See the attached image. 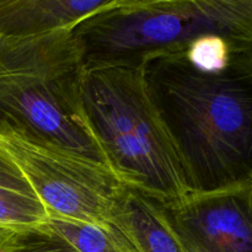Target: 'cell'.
Returning <instances> with one entry per match:
<instances>
[{
    "label": "cell",
    "instance_id": "8",
    "mask_svg": "<svg viewBox=\"0 0 252 252\" xmlns=\"http://www.w3.org/2000/svg\"><path fill=\"white\" fill-rule=\"evenodd\" d=\"M108 221L127 236L138 252H182L160 203L137 189L123 186Z\"/></svg>",
    "mask_w": 252,
    "mask_h": 252
},
{
    "label": "cell",
    "instance_id": "5",
    "mask_svg": "<svg viewBox=\"0 0 252 252\" xmlns=\"http://www.w3.org/2000/svg\"><path fill=\"white\" fill-rule=\"evenodd\" d=\"M0 148L16 162L51 217L107 223L125 185L108 167L15 132H0Z\"/></svg>",
    "mask_w": 252,
    "mask_h": 252
},
{
    "label": "cell",
    "instance_id": "10",
    "mask_svg": "<svg viewBox=\"0 0 252 252\" xmlns=\"http://www.w3.org/2000/svg\"><path fill=\"white\" fill-rule=\"evenodd\" d=\"M80 252H138L127 236L112 223H83L49 217L43 224Z\"/></svg>",
    "mask_w": 252,
    "mask_h": 252
},
{
    "label": "cell",
    "instance_id": "3",
    "mask_svg": "<svg viewBox=\"0 0 252 252\" xmlns=\"http://www.w3.org/2000/svg\"><path fill=\"white\" fill-rule=\"evenodd\" d=\"M81 103L108 169L125 186L160 204L193 192L140 66L85 68Z\"/></svg>",
    "mask_w": 252,
    "mask_h": 252
},
{
    "label": "cell",
    "instance_id": "4",
    "mask_svg": "<svg viewBox=\"0 0 252 252\" xmlns=\"http://www.w3.org/2000/svg\"><path fill=\"white\" fill-rule=\"evenodd\" d=\"M84 66H140L214 34L252 53V0H111L71 27Z\"/></svg>",
    "mask_w": 252,
    "mask_h": 252
},
{
    "label": "cell",
    "instance_id": "1",
    "mask_svg": "<svg viewBox=\"0 0 252 252\" xmlns=\"http://www.w3.org/2000/svg\"><path fill=\"white\" fill-rule=\"evenodd\" d=\"M140 68L192 191L252 184V53L234 52L224 70L203 73L182 47Z\"/></svg>",
    "mask_w": 252,
    "mask_h": 252
},
{
    "label": "cell",
    "instance_id": "2",
    "mask_svg": "<svg viewBox=\"0 0 252 252\" xmlns=\"http://www.w3.org/2000/svg\"><path fill=\"white\" fill-rule=\"evenodd\" d=\"M85 66L70 29L0 34V132H15L106 164L81 103Z\"/></svg>",
    "mask_w": 252,
    "mask_h": 252
},
{
    "label": "cell",
    "instance_id": "6",
    "mask_svg": "<svg viewBox=\"0 0 252 252\" xmlns=\"http://www.w3.org/2000/svg\"><path fill=\"white\" fill-rule=\"evenodd\" d=\"M160 207L182 252H252V184Z\"/></svg>",
    "mask_w": 252,
    "mask_h": 252
},
{
    "label": "cell",
    "instance_id": "11",
    "mask_svg": "<svg viewBox=\"0 0 252 252\" xmlns=\"http://www.w3.org/2000/svg\"><path fill=\"white\" fill-rule=\"evenodd\" d=\"M234 48L226 39L207 34L185 47V54L192 66L203 73H219L229 65Z\"/></svg>",
    "mask_w": 252,
    "mask_h": 252
},
{
    "label": "cell",
    "instance_id": "12",
    "mask_svg": "<svg viewBox=\"0 0 252 252\" xmlns=\"http://www.w3.org/2000/svg\"><path fill=\"white\" fill-rule=\"evenodd\" d=\"M10 252H80L68 240L47 226L19 230L15 234Z\"/></svg>",
    "mask_w": 252,
    "mask_h": 252
},
{
    "label": "cell",
    "instance_id": "9",
    "mask_svg": "<svg viewBox=\"0 0 252 252\" xmlns=\"http://www.w3.org/2000/svg\"><path fill=\"white\" fill-rule=\"evenodd\" d=\"M49 217L24 172L0 148V229L19 231L41 226Z\"/></svg>",
    "mask_w": 252,
    "mask_h": 252
},
{
    "label": "cell",
    "instance_id": "7",
    "mask_svg": "<svg viewBox=\"0 0 252 252\" xmlns=\"http://www.w3.org/2000/svg\"><path fill=\"white\" fill-rule=\"evenodd\" d=\"M111 0H0V34L41 36L71 29Z\"/></svg>",
    "mask_w": 252,
    "mask_h": 252
}]
</instances>
